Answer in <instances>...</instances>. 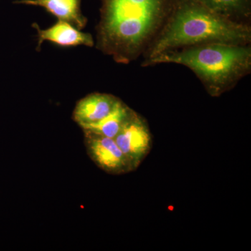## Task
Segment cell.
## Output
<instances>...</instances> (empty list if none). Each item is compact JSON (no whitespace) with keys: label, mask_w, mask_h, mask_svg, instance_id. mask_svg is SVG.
Wrapping results in <instances>:
<instances>
[{"label":"cell","mask_w":251,"mask_h":251,"mask_svg":"<svg viewBox=\"0 0 251 251\" xmlns=\"http://www.w3.org/2000/svg\"><path fill=\"white\" fill-rule=\"evenodd\" d=\"M87 154L100 170L112 175L127 174L133 171L130 161L114 138L83 130Z\"/></svg>","instance_id":"obj_4"},{"label":"cell","mask_w":251,"mask_h":251,"mask_svg":"<svg viewBox=\"0 0 251 251\" xmlns=\"http://www.w3.org/2000/svg\"><path fill=\"white\" fill-rule=\"evenodd\" d=\"M178 0H100L96 47L118 64L143 56Z\"/></svg>","instance_id":"obj_1"},{"label":"cell","mask_w":251,"mask_h":251,"mask_svg":"<svg viewBox=\"0 0 251 251\" xmlns=\"http://www.w3.org/2000/svg\"><path fill=\"white\" fill-rule=\"evenodd\" d=\"M13 3L44 8L57 21L70 23L80 30L87 24L81 11V0H16Z\"/></svg>","instance_id":"obj_8"},{"label":"cell","mask_w":251,"mask_h":251,"mask_svg":"<svg viewBox=\"0 0 251 251\" xmlns=\"http://www.w3.org/2000/svg\"><path fill=\"white\" fill-rule=\"evenodd\" d=\"M251 43V25L231 21L196 0H178L166 25L143 54L142 64L163 52L184 48Z\"/></svg>","instance_id":"obj_2"},{"label":"cell","mask_w":251,"mask_h":251,"mask_svg":"<svg viewBox=\"0 0 251 251\" xmlns=\"http://www.w3.org/2000/svg\"><path fill=\"white\" fill-rule=\"evenodd\" d=\"M234 22L251 25V0H196Z\"/></svg>","instance_id":"obj_9"},{"label":"cell","mask_w":251,"mask_h":251,"mask_svg":"<svg viewBox=\"0 0 251 251\" xmlns=\"http://www.w3.org/2000/svg\"><path fill=\"white\" fill-rule=\"evenodd\" d=\"M135 112L121 100L108 116L82 130H89L108 138H115Z\"/></svg>","instance_id":"obj_10"},{"label":"cell","mask_w":251,"mask_h":251,"mask_svg":"<svg viewBox=\"0 0 251 251\" xmlns=\"http://www.w3.org/2000/svg\"><path fill=\"white\" fill-rule=\"evenodd\" d=\"M32 27L37 31V50H40L45 41L62 48L77 47L84 46L93 47V36L90 33L82 32L70 23L57 21L53 25L47 29H41L37 23H33Z\"/></svg>","instance_id":"obj_7"},{"label":"cell","mask_w":251,"mask_h":251,"mask_svg":"<svg viewBox=\"0 0 251 251\" xmlns=\"http://www.w3.org/2000/svg\"><path fill=\"white\" fill-rule=\"evenodd\" d=\"M114 139L130 161L134 171L152 148V135L148 122L136 112Z\"/></svg>","instance_id":"obj_5"},{"label":"cell","mask_w":251,"mask_h":251,"mask_svg":"<svg viewBox=\"0 0 251 251\" xmlns=\"http://www.w3.org/2000/svg\"><path fill=\"white\" fill-rule=\"evenodd\" d=\"M176 64L192 71L209 95L232 90L251 72V46L210 44L163 52L142 64Z\"/></svg>","instance_id":"obj_3"},{"label":"cell","mask_w":251,"mask_h":251,"mask_svg":"<svg viewBox=\"0 0 251 251\" xmlns=\"http://www.w3.org/2000/svg\"><path fill=\"white\" fill-rule=\"evenodd\" d=\"M112 94L92 93L81 99L73 112V120L82 129L108 116L121 101Z\"/></svg>","instance_id":"obj_6"}]
</instances>
